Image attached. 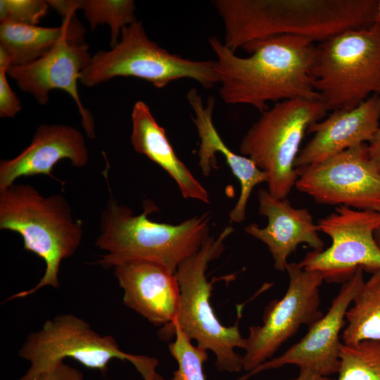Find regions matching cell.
<instances>
[{"mask_svg":"<svg viewBox=\"0 0 380 380\" xmlns=\"http://www.w3.org/2000/svg\"><path fill=\"white\" fill-rule=\"evenodd\" d=\"M208 42L216 56L219 94L226 103L249 105L262 113L270 101L320 100L310 75L312 39L284 34L254 41L242 46L248 57L238 56L215 36Z\"/></svg>","mask_w":380,"mask_h":380,"instance_id":"1","label":"cell"},{"mask_svg":"<svg viewBox=\"0 0 380 380\" xmlns=\"http://www.w3.org/2000/svg\"><path fill=\"white\" fill-rule=\"evenodd\" d=\"M378 0H216L232 51L277 35L322 42L342 32L376 23Z\"/></svg>","mask_w":380,"mask_h":380,"instance_id":"2","label":"cell"},{"mask_svg":"<svg viewBox=\"0 0 380 380\" xmlns=\"http://www.w3.org/2000/svg\"><path fill=\"white\" fill-rule=\"evenodd\" d=\"M156 208L148 201L142 213L134 215L129 208L111 197L102 213L100 234L96 239V246L106 254L97 263L110 268L126 260H145L175 273L179 264L196 254L210 237L209 212L171 224L148 217Z\"/></svg>","mask_w":380,"mask_h":380,"instance_id":"3","label":"cell"},{"mask_svg":"<svg viewBox=\"0 0 380 380\" xmlns=\"http://www.w3.org/2000/svg\"><path fill=\"white\" fill-rule=\"evenodd\" d=\"M0 229L18 233L24 249L46 265L43 277L34 287L18 292L7 301L27 297L46 286L58 288L61 263L75 253L83 236L82 224L73 219L62 194L44 196L26 184L0 189Z\"/></svg>","mask_w":380,"mask_h":380,"instance_id":"4","label":"cell"},{"mask_svg":"<svg viewBox=\"0 0 380 380\" xmlns=\"http://www.w3.org/2000/svg\"><path fill=\"white\" fill-rule=\"evenodd\" d=\"M233 232L232 227H227L217 238L210 236L196 254L179 264L175 272L180 291L177 313L171 322L163 326L158 335L167 340L179 329L198 346L213 351L219 371L239 372L243 369V356L235 349H245L246 338L241 335L238 322L227 327L216 317L210 301L213 282L206 276L208 264L223 253L224 242Z\"/></svg>","mask_w":380,"mask_h":380,"instance_id":"5","label":"cell"},{"mask_svg":"<svg viewBox=\"0 0 380 380\" xmlns=\"http://www.w3.org/2000/svg\"><path fill=\"white\" fill-rule=\"evenodd\" d=\"M314 89L327 111L355 108L380 95V25L348 30L315 44Z\"/></svg>","mask_w":380,"mask_h":380,"instance_id":"6","label":"cell"},{"mask_svg":"<svg viewBox=\"0 0 380 380\" xmlns=\"http://www.w3.org/2000/svg\"><path fill=\"white\" fill-rule=\"evenodd\" d=\"M327 113L319 99L294 98L277 102L261 113L242 138L241 155L267 175L268 191L286 198L298 179L294 163L308 128Z\"/></svg>","mask_w":380,"mask_h":380,"instance_id":"7","label":"cell"},{"mask_svg":"<svg viewBox=\"0 0 380 380\" xmlns=\"http://www.w3.org/2000/svg\"><path fill=\"white\" fill-rule=\"evenodd\" d=\"M116 77L145 80L161 89L182 78L210 89L219 83L215 61H194L168 52L148 39L141 21L122 28L110 51H99L81 72L80 82L92 87Z\"/></svg>","mask_w":380,"mask_h":380,"instance_id":"8","label":"cell"},{"mask_svg":"<svg viewBox=\"0 0 380 380\" xmlns=\"http://www.w3.org/2000/svg\"><path fill=\"white\" fill-rule=\"evenodd\" d=\"M19 355L30 366L18 380H35L68 357L105 375L110 360L131 362L134 357L122 351L113 336L98 334L88 322L72 314L58 315L31 333Z\"/></svg>","mask_w":380,"mask_h":380,"instance_id":"9","label":"cell"},{"mask_svg":"<svg viewBox=\"0 0 380 380\" xmlns=\"http://www.w3.org/2000/svg\"><path fill=\"white\" fill-rule=\"evenodd\" d=\"M286 271L289 284L285 294L269 304L262 324L249 328L243 355L247 372L270 360L302 325L310 327L323 315L319 310L323 274L305 270L298 262H289Z\"/></svg>","mask_w":380,"mask_h":380,"instance_id":"10","label":"cell"},{"mask_svg":"<svg viewBox=\"0 0 380 380\" xmlns=\"http://www.w3.org/2000/svg\"><path fill=\"white\" fill-rule=\"evenodd\" d=\"M317 226L331 243L325 250L308 252L298 262L301 267L321 272L329 282H345L360 267L371 273L380 270V248L374 236L380 213L337 206Z\"/></svg>","mask_w":380,"mask_h":380,"instance_id":"11","label":"cell"},{"mask_svg":"<svg viewBox=\"0 0 380 380\" xmlns=\"http://www.w3.org/2000/svg\"><path fill=\"white\" fill-rule=\"evenodd\" d=\"M296 170L295 187L316 202L380 213V172L367 144Z\"/></svg>","mask_w":380,"mask_h":380,"instance_id":"12","label":"cell"},{"mask_svg":"<svg viewBox=\"0 0 380 380\" xmlns=\"http://www.w3.org/2000/svg\"><path fill=\"white\" fill-rule=\"evenodd\" d=\"M363 271L362 267H358L352 277L343 282L327 313L309 327L302 339L280 356L266 361L237 380H247L266 370L289 365L309 369L326 377L337 374L340 365V334L349 306L365 282Z\"/></svg>","mask_w":380,"mask_h":380,"instance_id":"13","label":"cell"},{"mask_svg":"<svg viewBox=\"0 0 380 380\" xmlns=\"http://www.w3.org/2000/svg\"><path fill=\"white\" fill-rule=\"evenodd\" d=\"M91 58L86 42L65 40L31 63L9 68L7 74L23 91L32 95L41 105L48 103L51 90L66 91L77 105L86 134L94 139L93 115L83 106L77 89L80 73Z\"/></svg>","mask_w":380,"mask_h":380,"instance_id":"14","label":"cell"},{"mask_svg":"<svg viewBox=\"0 0 380 380\" xmlns=\"http://www.w3.org/2000/svg\"><path fill=\"white\" fill-rule=\"evenodd\" d=\"M113 268L123 289L126 306L156 326H164L174 319L180 299L175 273L145 260L123 261Z\"/></svg>","mask_w":380,"mask_h":380,"instance_id":"15","label":"cell"},{"mask_svg":"<svg viewBox=\"0 0 380 380\" xmlns=\"http://www.w3.org/2000/svg\"><path fill=\"white\" fill-rule=\"evenodd\" d=\"M380 95L374 94L348 110L332 111L312 124L307 134L312 138L300 151L295 168L324 160L350 148L368 144L379 130Z\"/></svg>","mask_w":380,"mask_h":380,"instance_id":"16","label":"cell"},{"mask_svg":"<svg viewBox=\"0 0 380 380\" xmlns=\"http://www.w3.org/2000/svg\"><path fill=\"white\" fill-rule=\"evenodd\" d=\"M258 200L259 213L267 218V224L262 228L251 223L244 230L267 246L275 270L286 271L288 258L299 244L323 250L324 243L319 236V227L308 209L296 208L287 198H277L265 189L258 190Z\"/></svg>","mask_w":380,"mask_h":380,"instance_id":"17","label":"cell"},{"mask_svg":"<svg viewBox=\"0 0 380 380\" xmlns=\"http://www.w3.org/2000/svg\"><path fill=\"white\" fill-rule=\"evenodd\" d=\"M63 159H68L75 167L87 164L89 151L84 136L72 126L42 125L27 147L15 158L1 160L0 189L24 176L45 175L56 179L52 170Z\"/></svg>","mask_w":380,"mask_h":380,"instance_id":"18","label":"cell"},{"mask_svg":"<svg viewBox=\"0 0 380 380\" xmlns=\"http://www.w3.org/2000/svg\"><path fill=\"white\" fill-rule=\"evenodd\" d=\"M186 99L194 110L192 120L200 139L198 156L202 173L205 177L208 176L217 167L215 154L220 153L223 156L241 186L239 198L229 216L232 222H242L246 218V206L253 189L257 185L267 182V175L252 160L235 153L223 141L213 121V97L209 98L207 105L204 106L197 90L192 88L187 93Z\"/></svg>","mask_w":380,"mask_h":380,"instance_id":"19","label":"cell"},{"mask_svg":"<svg viewBox=\"0 0 380 380\" xmlns=\"http://www.w3.org/2000/svg\"><path fill=\"white\" fill-rule=\"evenodd\" d=\"M131 144L135 151L158 165L175 181L185 198L210 203L207 190L176 155L165 130L148 105L137 101L132 111Z\"/></svg>","mask_w":380,"mask_h":380,"instance_id":"20","label":"cell"},{"mask_svg":"<svg viewBox=\"0 0 380 380\" xmlns=\"http://www.w3.org/2000/svg\"><path fill=\"white\" fill-rule=\"evenodd\" d=\"M85 30L75 16L63 19L59 27L1 23L0 65L8 69L31 63L50 51L60 42H85Z\"/></svg>","mask_w":380,"mask_h":380,"instance_id":"21","label":"cell"},{"mask_svg":"<svg viewBox=\"0 0 380 380\" xmlns=\"http://www.w3.org/2000/svg\"><path fill=\"white\" fill-rule=\"evenodd\" d=\"M372 274L346 312L347 325L341 334L344 344L380 341V270Z\"/></svg>","mask_w":380,"mask_h":380,"instance_id":"22","label":"cell"},{"mask_svg":"<svg viewBox=\"0 0 380 380\" xmlns=\"http://www.w3.org/2000/svg\"><path fill=\"white\" fill-rule=\"evenodd\" d=\"M77 6L83 11L92 31L99 25L110 27L111 48L118 43L122 28L137 20L132 0H77Z\"/></svg>","mask_w":380,"mask_h":380,"instance_id":"23","label":"cell"},{"mask_svg":"<svg viewBox=\"0 0 380 380\" xmlns=\"http://www.w3.org/2000/svg\"><path fill=\"white\" fill-rule=\"evenodd\" d=\"M336 380H380V341L341 342Z\"/></svg>","mask_w":380,"mask_h":380,"instance_id":"24","label":"cell"},{"mask_svg":"<svg viewBox=\"0 0 380 380\" xmlns=\"http://www.w3.org/2000/svg\"><path fill=\"white\" fill-rule=\"evenodd\" d=\"M173 336L175 339L169 344V350L178 368L171 380H206L203 367L208 360V350L194 346L191 340L179 329L174 331Z\"/></svg>","mask_w":380,"mask_h":380,"instance_id":"25","label":"cell"},{"mask_svg":"<svg viewBox=\"0 0 380 380\" xmlns=\"http://www.w3.org/2000/svg\"><path fill=\"white\" fill-rule=\"evenodd\" d=\"M50 6L44 0H1L0 21L37 25Z\"/></svg>","mask_w":380,"mask_h":380,"instance_id":"26","label":"cell"},{"mask_svg":"<svg viewBox=\"0 0 380 380\" xmlns=\"http://www.w3.org/2000/svg\"><path fill=\"white\" fill-rule=\"evenodd\" d=\"M8 68L0 65V117L13 118L22 109L21 102L7 80Z\"/></svg>","mask_w":380,"mask_h":380,"instance_id":"27","label":"cell"},{"mask_svg":"<svg viewBox=\"0 0 380 380\" xmlns=\"http://www.w3.org/2000/svg\"><path fill=\"white\" fill-rule=\"evenodd\" d=\"M35 380H84L82 373L63 362L42 374Z\"/></svg>","mask_w":380,"mask_h":380,"instance_id":"28","label":"cell"},{"mask_svg":"<svg viewBox=\"0 0 380 380\" xmlns=\"http://www.w3.org/2000/svg\"><path fill=\"white\" fill-rule=\"evenodd\" d=\"M131 363L135 367L144 380H165L157 372L158 360L154 357L135 355Z\"/></svg>","mask_w":380,"mask_h":380,"instance_id":"29","label":"cell"},{"mask_svg":"<svg viewBox=\"0 0 380 380\" xmlns=\"http://www.w3.org/2000/svg\"><path fill=\"white\" fill-rule=\"evenodd\" d=\"M367 145L369 156L380 172V128Z\"/></svg>","mask_w":380,"mask_h":380,"instance_id":"30","label":"cell"},{"mask_svg":"<svg viewBox=\"0 0 380 380\" xmlns=\"http://www.w3.org/2000/svg\"><path fill=\"white\" fill-rule=\"evenodd\" d=\"M291 380H333L329 377L322 376L307 368L300 369L298 375Z\"/></svg>","mask_w":380,"mask_h":380,"instance_id":"31","label":"cell"},{"mask_svg":"<svg viewBox=\"0 0 380 380\" xmlns=\"http://www.w3.org/2000/svg\"><path fill=\"white\" fill-rule=\"evenodd\" d=\"M374 236L375 241L380 248V227L375 231Z\"/></svg>","mask_w":380,"mask_h":380,"instance_id":"32","label":"cell"},{"mask_svg":"<svg viewBox=\"0 0 380 380\" xmlns=\"http://www.w3.org/2000/svg\"><path fill=\"white\" fill-rule=\"evenodd\" d=\"M376 22L380 25V0H378L377 11H376Z\"/></svg>","mask_w":380,"mask_h":380,"instance_id":"33","label":"cell"}]
</instances>
